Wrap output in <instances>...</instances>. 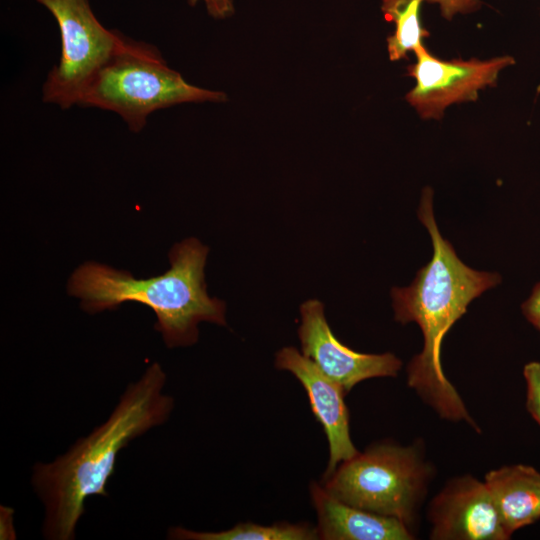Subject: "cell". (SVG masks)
Returning <instances> with one entry per match:
<instances>
[{
  "mask_svg": "<svg viewBox=\"0 0 540 540\" xmlns=\"http://www.w3.org/2000/svg\"><path fill=\"white\" fill-rule=\"evenodd\" d=\"M275 367L289 371L298 379L308 395L314 416L323 427L329 443L326 477L341 462L359 452L350 436L349 411L344 401L346 393L295 347L280 349L275 356Z\"/></svg>",
  "mask_w": 540,
  "mask_h": 540,
  "instance_id": "cell-10",
  "label": "cell"
},
{
  "mask_svg": "<svg viewBox=\"0 0 540 540\" xmlns=\"http://www.w3.org/2000/svg\"><path fill=\"white\" fill-rule=\"evenodd\" d=\"M486 484L508 536L540 519V472L532 466H502L485 474Z\"/></svg>",
  "mask_w": 540,
  "mask_h": 540,
  "instance_id": "cell-12",
  "label": "cell"
},
{
  "mask_svg": "<svg viewBox=\"0 0 540 540\" xmlns=\"http://www.w3.org/2000/svg\"><path fill=\"white\" fill-rule=\"evenodd\" d=\"M165 383V372L153 363L126 387L104 423L52 462L34 465L31 484L44 506L46 539H74L86 499L108 496L106 484L120 450L168 420L174 400L163 393Z\"/></svg>",
  "mask_w": 540,
  "mask_h": 540,
  "instance_id": "cell-2",
  "label": "cell"
},
{
  "mask_svg": "<svg viewBox=\"0 0 540 540\" xmlns=\"http://www.w3.org/2000/svg\"><path fill=\"white\" fill-rule=\"evenodd\" d=\"M220 91L187 83L152 44L124 36L113 55L90 79L78 106L118 114L130 131L140 132L155 111L187 102H223Z\"/></svg>",
  "mask_w": 540,
  "mask_h": 540,
  "instance_id": "cell-4",
  "label": "cell"
},
{
  "mask_svg": "<svg viewBox=\"0 0 540 540\" xmlns=\"http://www.w3.org/2000/svg\"><path fill=\"white\" fill-rule=\"evenodd\" d=\"M432 540H507L490 492L471 475L455 477L432 499L427 512Z\"/></svg>",
  "mask_w": 540,
  "mask_h": 540,
  "instance_id": "cell-9",
  "label": "cell"
},
{
  "mask_svg": "<svg viewBox=\"0 0 540 540\" xmlns=\"http://www.w3.org/2000/svg\"><path fill=\"white\" fill-rule=\"evenodd\" d=\"M300 316L298 337L302 354L338 383L346 394L363 380L396 377L400 371L402 361L393 353H361L339 341L327 322L321 301H305L300 306Z\"/></svg>",
  "mask_w": 540,
  "mask_h": 540,
  "instance_id": "cell-8",
  "label": "cell"
},
{
  "mask_svg": "<svg viewBox=\"0 0 540 540\" xmlns=\"http://www.w3.org/2000/svg\"><path fill=\"white\" fill-rule=\"evenodd\" d=\"M540 332V325L535 327Z\"/></svg>",
  "mask_w": 540,
  "mask_h": 540,
  "instance_id": "cell-20",
  "label": "cell"
},
{
  "mask_svg": "<svg viewBox=\"0 0 540 540\" xmlns=\"http://www.w3.org/2000/svg\"><path fill=\"white\" fill-rule=\"evenodd\" d=\"M523 377L526 386V410L540 426V362L527 363L523 368Z\"/></svg>",
  "mask_w": 540,
  "mask_h": 540,
  "instance_id": "cell-15",
  "label": "cell"
},
{
  "mask_svg": "<svg viewBox=\"0 0 540 540\" xmlns=\"http://www.w3.org/2000/svg\"><path fill=\"white\" fill-rule=\"evenodd\" d=\"M419 443L382 442L341 462L322 486L351 506L394 517L412 527L433 477Z\"/></svg>",
  "mask_w": 540,
  "mask_h": 540,
  "instance_id": "cell-5",
  "label": "cell"
},
{
  "mask_svg": "<svg viewBox=\"0 0 540 540\" xmlns=\"http://www.w3.org/2000/svg\"><path fill=\"white\" fill-rule=\"evenodd\" d=\"M521 310L534 327L540 325V282L534 286L530 296L522 303Z\"/></svg>",
  "mask_w": 540,
  "mask_h": 540,
  "instance_id": "cell-17",
  "label": "cell"
},
{
  "mask_svg": "<svg viewBox=\"0 0 540 540\" xmlns=\"http://www.w3.org/2000/svg\"><path fill=\"white\" fill-rule=\"evenodd\" d=\"M208 251L196 238H187L171 248V267L146 279L86 262L71 275L68 293L78 297L82 309L90 313L114 310L123 302L144 304L154 311L155 329L167 347L190 346L198 341L200 322L226 325L225 303L207 293L204 268Z\"/></svg>",
  "mask_w": 540,
  "mask_h": 540,
  "instance_id": "cell-3",
  "label": "cell"
},
{
  "mask_svg": "<svg viewBox=\"0 0 540 540\" xmlns=\"http://www.w3.org/2000/svg\"><path fill=\"white\" fill-rule=\"evenodd\" d=\"M414 53L416 61L408 66V74L415 86L406 100L423 119H440L451 104L475 101L480 90L494 86L499 73L514 64L511 56L446 61L432 55L424 44Z\"/></svg>",
  "mask_w": 540,
  "mask_h": 540,
  "instance_id": "cell-7",
  "label": "cell"
},
{
  "mask_svg": "<svg viewBox=\"0 0 540 540\" xmlns=\"http://www.w3.org/2000/svg\"><path fill=\"white\" fill-rule=\"evenodd\" d=\"M54 16L60 31L61 56L43 84L42 98L62 109L78 104L82 91L113 55L124 36L104 27L88 0H35Z\"/></svg>",
  "mask_w": 540,
  "mask_h": 540,
  "instance_id": "cell-6",
  "label": "cell"
},
{
  "mask_svg": "<svg viewBox=\"0 0 540 540\" xmlns=\"http://www.w3.org/2000/svg\"><path fill=\"white\" fill-rule=\"evenodd\" d=\"M13 511L10 508L1 506V539H14Z\"/></svg>",
  "mask_w": 540,
  "mask_h": 540,
  "instance_id": "cell-19",
  "label": "cell"
},
{
  "mask_svg": "<svg viewBox=\"0 0 540 540\" xmlns=\"http://www.w3.org/2000/svg\"><path fill=\"white\" fill-rule=\"evenodd\" d=\"M199 1H203L208 13L217 19L227 18L234 12L232 0H188V3L195 5Z\"/></svg>",
  "mask_w": 540,
  "mask_h": 540,
  "instance_id": "cell-18",
  "label": "cell"
},
{
  "mask_svg": "<svg viewBox=\"0 0 540 540\" xmlns=\"http://www.w3.org/2000/svg\"><path fill=\"white\" fill-rule=\"evenodd\" d=\"M167 538L177 540H315L316 528L307 523L278 522L261 525L252 522L238 523L218 532H200L184 527H171Z\"/></svg>",
  "mask_w": 540,
  "mask_h": 540,
  "instance_id": "cell-13",
  "label": "cell"
},
{
  "mask_svg": "<svg viewBox=\"0 0 540 540\" xmlns=\"http://www.w3.org/2000/svg\"><path fill=\"white\" fill-rule=\"evenodd\" d=\"M440 6L442 15L450 20L458 13H468L479 8V0H425Z\"/></svg>",
  "mask_w": 540,
  "mask_h": 540,
  "instance_id": "cell-16",
  "label": "cell"
},
{
  "mask_svg": "<svg viewBox=\"0 0 540 540\" xmlns=\"http://www.w3.org/2000/svg\"><path fill=\"white\" fill-rule=\"evenodd\" d=\"M418 218L430 234L432 259L418 270L409 286L391 289L395 320L402 324L417 323L423 335V348L407 367V385L441 418L464 421L480 431L443 372L441 345L471 301L498 285L501 276L477 271L460 260L438 229L433 213V191L429 187L422 192Z\"/></svg>",
  "mask_w": 540,
  "mask_h": 540,
  "instance_id": "cell-1",
  "label": "cell"
},
{
  "mask_svg": "<svg viewBox=\"0 0 540 540\" xmlns=\"http://www.w3.org/2000/svg\"><path fill=\"white\" fill-rule=\"evenodd\" d=\"M425 0H382V12L385 19L395 24L394 33L387 38L389 58L397 61L407 57L409 51H415L423 45V39L429 36L420 22V6Z\"/></svg>",
  "mask_w": 540,
  "mask_h": 540,
  "instance_id": "cell-14",
  "label": "cell"
},
{
  "mask_svg": "<svg viewBox=\"0 0 540 540\" xmlns=\"http://www.w3.org/2000/svg\"><path fill=\"white\" fill-rule=\"evenodd\" d=\"M312 504L317 515L316 533L322 540H411L415 536L397 518L372 513L346 504L322 484L310 485Z\"/></svg>",
  "mask_w": 540,
  "mask_h": 540,
  "instance_id": "cell-11",
  "label": "cell"
}]
</instances>
